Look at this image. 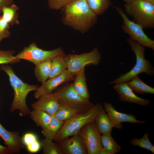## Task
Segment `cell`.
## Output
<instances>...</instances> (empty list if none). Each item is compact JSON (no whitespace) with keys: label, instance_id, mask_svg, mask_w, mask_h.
<instances>
[{"label":"cell","instance_id":"obj_30","mask_svg":"<svg viewBox=\"0 0 154 154\" xmlns=\"http://www.w3.org/2000/svg\"><path fill=\"white\" fill-rule=\"evenodd\" d=\"M15 51L12 50H0V64H13L20 60L16 58L14 54Z\"/></svg>","mask_w":154,"mask_h":154},{"label":"cell","instance_id":"obj_1","mask_svg":"<svg viewBox=\"0 0 154 154\" xmlns=\"http://www.w3.org/2000/svg\"><path fill=\"white\" fill-rule=\"evenodd\" d=\"M63 8V23L81 33L88 31L97 21L98 15L86 0H73Z\"/></svg>","mask_w":154,"mask_h":154},{"label":"cell","instance_id":"obj_10","mask_svg":"<svg viewBox=\"0 0 154 154\" xmlns=\"http://www.w3.org/2000/svg\"><path fill=\"white\" fill-rule=\"evenodd\" d=\"M78 134L84 142L88 154H99L103 146L101 139V134L94 121L85 125Z\"/></svg>","mask_w":154,"mask_h":154},{"label":"cell","instance_id":"obj_39","mask_svg":"<svg viewBox=\"0 0 154 154\" xmlns=\"http://www.w3.org/2000/svg\"><path fill=\"white\" fill-rule=\"evenodd\" d=\"M125 3L130 2L134 0H122Z\"/></svg>","mask_w":154,"mask_h":154},{"label":"cell","instance_id":"obj_32","mask_svg":"<svg viewBox=\"0 0 154 154\" xmlns=\"http://www.w3.org/2000/svg\"><path fill=\"white\" fill-rule=\"evenodd\" d=\"M38 140L37 135L32 132L27 133L21 137L22 143L26 146Z\"/></svg>","mask_w":154,"mask_h":154},{"label":"cell","instance_id":"obj_40","mask_svg":"<svg viewBox=\"0 0 154 154\" xmlns=\"http://www.w3.org/2000/svg\"><path fill=\"white\" fill-rule=\"evenodd\" d=\"M154 4V0H144Z\"/></svg>","mask_w":154,"mask_h":154},{"label":"cell","instance_id":"obj_7","mask_svg":"<svg viewBox=\"0 0 154 154\" xmlns=\"http://www.w3.org/2000/svg\"><path fill=\"white\" fill-rule=\"evenodd\" d=\"M113 7L122 18L123 31L129 35V38L143 46L154 50V40L145 34L143 28L140 25L130 20L120 7L115 6Z\"/></svg>","mask_w":154,"mask_h":154},{"label":"cell","instance_id":"obj_19","mask_svg":"<svg viewBox=\"0 0 154 154\" xmlns=\"http://www.w3.org/2000/svg\"><path fill=\"white\" fill-rule=\"evenodd\" d=\"M67 68V63L65 54L54 58L51 60L49 78L60 75Z\"/></svg>","mask_w":154,"mask_h":154},{"label":"cell","instance_id":"obj_17","mask_svg":"<svg viewBox=\"0 0 154 154\" xmlns=\"http://www.w3.org/2000/svg\"><path fill=\"white\" fill-rule=\"evenodd\" d=\"M74 80L72 84L76 92L82 98L89 100L90 95L87 84L85 68L75 75Z\"/></svg>","mask_w":154,"mask_h":154},{"label":"cell","instance_id":"obj_27","mask_svg":"<svg viewBox=\"0 0 154 154\" xmlns=\"http://www.w3.org/2000/svg\"><path fill=\"white\" fill-rule=\"evenodd\" d=\"M149 132L145 133L140 139L134 138L129 141V143L132 145L138 146L154 154V146L151 143L149 138Z\"/></svg>","mask_w":154,"mask_h":154},{"label":"cell","instance_id":"obj_35","mask_svg":"<svg viewBox=\"0 0 154 154\" xmlns=\"http://www.w3.org/2000/svg\"><path fill=\"white\" fill-rule=\"evenodd\" d=\"M13 2V0H0V13L2 12L3 7L10 6Z\"/></svg>","mask_w":154,"mask_h":154},{"label":"cell","instance_id":"obj_33","mask_svg":"<svg viewBox=\"0 0 154 154\" xmlns=\"http://www.w3.org/2000/svg\"><path fill=\"white\" fill-rule=\"evenodd\" d=\"M26 147L27 150L32 153L38 152L41 147L40 142L38 140Z\"/></svg>","mask_w":154,"mask_h":154},{"label":"cell","instance_id":"obj_14","mask_svg":"<svg viewBox=\"0 0 154 154\" xmlns=\"http://www.w3.org/2000/svg\"><path fill=\"white\" fill-rule=\"evenodd\" d=\"M113 88L117 92L119 100L122 102L135 103L143 106L148 105L151 102L148 99L141 98L137 96L126 82L115 84Z\"/></svg>","mask_w":154,"mask_h":154},{"label":"cell","instance_id":"obj_34","mask_svg":"<svg viewBox=\"0 0 154 154\" xmlns=\"http://www.w3.org/2000/svg\"><path fill=\"white\" fill-rule=\"evenodd\" d=\"M9 24L3 18L0 17V33H2L8 30Z\"/></svg>","mask_w":154,"mask_h":154},{"label":"cell","instance_id":"obj_23","mask_svg":"<svg viewBox=\"0 0 154 154\" xmlns=\"http://www.w3.org/2000/svg\"><path fill=\"white\" fill-rule=\"evenodd\" d=\"M51 60H45L35 65V75L37 80L42 84L49 78Z\"/></svg>","mask_w":154,"mask_h":154},{"label":"cell","instance_id":"obj_2","mask_svg":"<svg viewBox=\"0 0 154 154\" xmlns=\"http://www.w3.org/2000/svg\"><path fill=\"white\" fill-rule=\"evenodd\" d=\"M9 76L11 85L14 90V98L10 111L13 112L18 110L21 116L29 115L30 110L27 105L26 100L29 93L36 91L37 85H31L24 82L15 74L11 68L6 64H2L0 68Z\"/></svg>","mask_w":154,"mask_h":154},{"label":"cell","instance_id":"obj_12","mask_svg":"<svg viewBox=\"0 0 154 154\" xmlns=\"http://www.w3.org/2000/svg\"><path fill=\"white\" fill-rule=\"evenodd\" d=\"M62 154H88L86 146L78 134L56 142Z\"/></svg>","mask_w":154,"mask_h":154},{"label":"cell","instance_id":"obj_22","mask_svg":"<svg viewBox=\"0 0 154 154\" xmlns=\"http://www.w3.org/2000/svg\"><path fill=\"white\" fill-rule=\"evenodd\" d=\"M29 115L37 125L42 129L48 125L52 117V116L46 112L38 110L33 109L31 111Z\"/></svg>","mask_w":154,"mask_h":154},{"label":"cell","instance_id":"obj_24","mask_svg":"<svg viewBox=\"0 0 154 154\" xmlns=\"http://www.w3.org/2000/svg\"><path fill=\"white\" fill-rule=\"evenodd\" d=\"M101 139L103 147L111 154L117 153L121 150V147L112 138L111 133H106L101 134Z\"/></svg>","mask_w":154,"mask_h":154},{"label":"cell","instance_id":"obj_28","mask_svg":"<svg viewBox=\"0 0 154 154\" xmlns=\"http://www.w3.org/2000/svg\"><path fill=\"white\" fill-rule=\"evenodd\" d=\"M81 113L76 109L60 106L54 115L59 120L64 122L77 114Z\"/></svg>","mask_w":154,"mask_h":154},{"label":"cell","instance_id":"obj_18","mask_svg":"<svg viewBox=\"0 0 154 154\" xmlns=\"http://www.w3.org/2000/svg\"><path fill=\"white\" fill-rule=\"evenodd\" d=\"M94 121L98 129L102 134L106 133H111L114 127L112 120L102 108L96 117Z\"/></svg>","mask_w":154,"mask_h":154},{"label":"cell","instance_id":"obj_9","mask_svg":"<svg viewBox=\"0 0 154 154\" xmlns=\"http://www.w3.org/2000/svg\"><path fill=\"white\" fill-rule=\"evenodd\" d=\"M63 49L60 47L50 50H46L38 47L35 43L33 42L29 46L25 47L17 55L16 58L29 61L35 65L42 62L52 60L54 58L64 54Z\"/></svg>","mask_w":154,"mask_h":154},{"label":"cell","instance_id":"obj_29","mask_svg":"<svg viewBox=\"0 0 154 154\" xmlns=\"http://www.w3.org/2000/svg\"><path fill=\"white\" fill-rule=\"evenodd\" d=\"M41 147L44 154H62V151L56 143L53 140L45 138L40 141Z\"/></svg>","mask_w":154,"mask_h":154},{"label":"cell","instance_id":"obj_4","mask_svg":"<svg viewBox=\"0 0 154 154\" xmlns=\"http://www.w3.org/2000/svg\"><path fill=\"white\" fill-rule=\"evenodd\" d=\"M127 41L136 57L135 65L129 71L121 74L116 79L110 82V84L126 82L135 76L141 73H145L151 76L154 75V68L149 61L145 58V47L129 38Z\"/></svg>","mask_w":154,"mask_h":154},{"label":"cell","instance_id":"obj_21","mask_svg":"<svg viewBox=\"0 0 154 154\" xmlns=\"http://www.w3.org/2000/svg\"><path fill=\"white\" fill-rule=\"evenodd\" d=\"M64 123L54 115L52 116L50 123L46 127L42 129L41 133L45 138L53 140Z\"/></svg>","mask_w":154,"mask_h":154},{"label":"cell","instance_id":"obj_37","mask_svg":"<svg viewBox=\"0 0 154 154\" xmlns=\"http://www.w3.org/2000/svg\"><path fill=\"white\" fill-rule=\"evenodd\" d=\"M9 153L7 147L4 146L0 144V154H7Z\"/></svg>","mask_w":154,"mask_h":154},{"label":"cell","instance_id":"obj_6","mask_svg":"<svg viewBox=\"0 0 154 154\" xmlns=\"http://www.w3.org/2000/svg\"><path fill=\"white\" fill-rule=\"evenodd\" d=\"M67 83L61 84L53 93L60 106L76 109L81 113L94 106L89 100L82 98L76 92L72 83Z\"/></svg>","mask_w":154,"mask_h":154},{"label":"cell","instance_id":"obj_16","mask_svg":"<svg viewBox=\"0 0 154 154\" xmlns=\"http://www.w3.org/2000/svg\"><path fill=\"white\" fill-rule=\"evenodd\" d=\"M31 105L33 109L44 111L51 116L54 115L60 105L53 93L43 95Z\"/></svg>","mask_w":154,"mask_h":154},{"label":"cell","instance_id":"obj_31","mask_svg":"<svg viewBox=\"0 0 154 154\" xmlns=\"http://www.w3.org/2000/svg\"><path fill=\"white\" fill-rule=\"evenodd\" d=\"M49 8L58 10L63 8L66 5L73 0H47Z\"/></svg>","mask_w":154,"mask_h":154},{"label":"cell","instance_id":"obj_5","mask_svg":"<svg viewBox=\"0 0 154 154\" xmlns=\"http://www.w3.org/2000/svg\"><path fill=\"white\" fill-rule=\"evenodd\" d=\"M124 7L125 13L143 29L154 28V4L144 0H134L125 3Z\"/></svg>","mask_w":154,"mask_h":154},{"label":"cell","instance_id":"obj_11","mask_svg":"<svg viewBox=\"0 0 154 154\" xmlns=\"http://www.w3.org/2000/svg\"><path fill=\"white\" fill-rule=\"evenodd\" d=\"M75 75L66 69L62 73L56 76L49 78L40 87H38L34 94L35 98L50 94L55 89L63 83L74 80Z\"/></svg>","mask_w":154,"mask_h":154},{"label":"cell","instance_id":"obj_15","mask_svg":"<svg viewBox=\"0 0 154 154\" xmlns=\"http://www.w3.org/2000/svg\"><path fill=\"white\" fill-rule=\"evenodd\" d=\"M0 137L8 148L9 153H19L23 147L21 137L17 131H10L0 123Z\"/></svg>","mask_w":154,"mask_h":154},{"label":"cell","instance_id":"obj_8","mask_svg":"<svg viewBox=\"0 0 154 154\" xmlns=\"http://www.w3.org/2000/svg\"><path fill=\"white\" fill-rule=\"evenodd\" d=\"M65 57L67 69L76 75L87 65H98L102 56L98 48L95 47L89 52L78 54H68L65 55Z\"/></svg>","mask_w":154,"mask_h":154},{"label":"cell","instance_id":"obj_25","mask_svg":"<svg viewBox=\"0 0 154 154\" xmlns=\"http://www.w3.org/2000/svg\"><path fill=\"white\" fill-rule=\"evenodd\" d=\"M91 9L98 16L104 14L111 4L110 0H86Z\"/></svg>","mask_w":154,"mask_h":154},{"label":"cell","instance_id":"obj_13","mask_svg":"<svg viewBox=\"0 0 154 154\" xmlns=\"http://www.w3.org/2000/svg\"><path fill=\"white\" fill-rule=\"evenodd\" d=\"M103 107L104 110L111 119L114 127L121 129L123 126L122 122H127L132 123L144 124L145 121L139 120L136 117L132 114H127L117 111L110 103L104 102Z\"/></svg>","mask_w":154,"mask_h":154},{"label":"cell","instance_id":"obj_36","mask_svg":"<svg viewBox=\"0 0 154 154\" xmlns=\"http://www.w3.org/2000/svg\"><path fill=\"white\" fill-rule=\"evenodd\" d=\"M10 35V33L8 30L3 33H0V42L3 39L8 37Z\"/></svg>","mask_w":154,"mask_h":154},{"label":"cell","instance_id":"obj_26","mask_svg":"<svg viewBox=\"0 0 154 154\" xmlns=\"http://www.w3.org/2000/svg\"><path fill=\"white\" fill-rule=\"evenodd\" d=\"M18 7L14 4L9 7H3L2 11L3 18L9 24L13 25L18 24L19 22L18 20L17 11Z\"/></svg>","mask_w":154,"mask_h":154},{"label":"cell","instance_id":"obj_20","mask_svg":"<svg viewBox=\"0 0 154 154\" xmlns=\"http://www.w3.org/2000/svg\"><path fill=\"white\" fill-rule=\"evenodd\" d=\"M126 83L133 91L138 94H154V88L142 81L138 75Z\"/></svg>","mask_w":154,"mask_h":154},{"label":"cell","instance_id":"obj_38","mask_svg":"<svg viewBox=\"0 0 154 154\" xmlns=\"http://www.w3.org/2000/svg\"><path fill=\"white\" fill-rule=\"evenodd\" d=\"M99 154H111V153L109 152L106 149L102 147L101 149Z\"/></svg>","mask_w":154,"mask_h":154},{"label":"cell","instance_id":"obj_3","mask_svg":"<svg viewBox=\"0 0 154 154\" xmlns=\"http://www.w3.org/2000/svg\"><path fill=\"white\" fill-rule=\"evenodd\" d=\"M103 108L101 103H97L86 112L77 114L65 121L53 141L58 142L66 138L78 134L85 125L94 121Z\"/></svg>","mask_w":154,"mask_h":154}]
</instances>
